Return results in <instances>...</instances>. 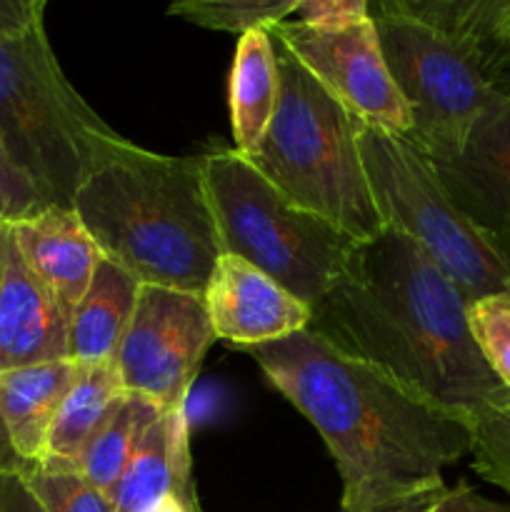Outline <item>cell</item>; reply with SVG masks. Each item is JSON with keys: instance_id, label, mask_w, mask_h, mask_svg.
Masks as SVG:
<instances>
[{"instance_id": "obj_8", "label": "cell", "mask_w": 510, "mask_h": 512, "mask_svg": "<svg viewBox=\"0 0 510 512\" xmlns=\"http://www.w3.org/2000/svg\"><path fill=\"white\" fill-rule=\"evenodd\" d=\"M390 78L410 113L408 140L433 163L455 158L493 103L500 83L458 43L395 0L370 3Z\"/></svg>"}, {"instance_id": "obj_16", "label": "cell", "mask_w": 510, "mask_h": 512, "mask_svg": "<svg viewBox=\"0 0 510 512\" xmlns=\"http://www.w3.org/2000/svg\"><path fill=\"white\" fill-rule=\"evenodd\" d=\"M78 375L70 358L0 373V413L13 448L28 465L43 463L50 425Z\"/></svg>"}, {"instance_id": "obj_29", "label": "cell", "mask_w": 510, "mask_h": 512, "mask_svg": "<svg viewBox=\"0 0 510 512\" xmlns=\"http://www.w3.org/2000/svg\"><path fill=\"white\" fill-rule=\"evenodd\" d=\"M448 485L438 483V485H430V488L423 490H415L410 495H400V498L393 500H383V503H375V505H363V508H340V512H430L433 505L438 503L440 495L445 493Z\"/></svg>"}, {"instance_id": "obj_13", "label": "cell", "mask_w": 510, "mask_h": 512, "mask_svg": "<svg viewBox=\"0 0 510 512\" xmlns=\"http://www.w3.org/2000/svg\"><path fill=\"white\" fill-rule=\"evenodd\" d=\"M70 315L28 268L10 225L0 263V373L68 358Z\"/></svg>"}, {"instance_id": "obj_10", "label": "cell", "mask_w": 510, "mask_h": 512, "mask_svg": "<svg viewBox=\"0 0 510 512\" xmlns=\"http://www.w3.org/2000/svg\"><path fill=\"white\" fill-rule=\"evenodd\" d=\"M270 33L358 123L408 138V105L390 78L373 20L338 33L285 20Z\"/></svg>"}, {"instance_id": "obj_26", "label": "cell", "mask_w": 510, "mask_h": 512, "mask_svg": "<svg viewBox=\"0 0 510 512\" xmlns=\"http://www.w3.org/2000/svg\"><path fill=\"white\" fill-rule=\"evenodd\" d=\"M50 208L43 195L23 175V170L10 160L3 140H0V223H18L40 210Z\"/></svg>"}, {"instance_id": "obj_33", "label": "cell", "mask_w": 510, "mask_h": 512, "mask_svg": "<svg viewBox=\"0 0 510 512\" xmlns=\"http://www.w3.org/2000/svg\"><path fill=\"white\" fill-rule=\"evenodd\" d=\"M5 225H8V223H0V263H3V233H5Z\"/></svg>"}, {"instance_id": "obj_5", "label": "cell", "mask_w": 510, "mask_h": 512, "mask_svg": "<svg viewBox=\"0 0 510 512\" xmlns=\"http://www.w3.org/2000/svg\"><path fill=\"white\" fill-rule=\"evenodd\" d=\"M273 35V33H270ZM275 40L280 93L250 165L298 208L320 215L353 240L383 230L358 145V120ZM245 158V155H243Z\"/></svg>"}, {"instance_id": "obj_30", "label": "cell", "mask_w": 510, "mask_h": 512, "mask_svg": "<svg viewBox=\"0 0 510 512\" xmlns=\"http://www.w3.org/2000/svg\"><path fill=\"white\" fill-rule=\"evenodd\" d=\"M0 512H43L20 475H0Z\"/></svg>"}, {"instance_id": "obj_21", "label": "cell", "mask_w": 510, "mask_h": 512, "mask_svg": "<svg viewBox=\"0 0 510 512\" xmlns=\"http://www.w3.org/2000/svg\"><path fill=\"white\" fill-rule=\"evenodd\" d=\"M160 413L163 410L155 403L128 393L123 403L118 405V410L110 415L108 423L85 445L80 458L75 460V468L83 473L88 483H93L95 488L110 495V490L115 488L118 478L123 475L128 460L133 458L140 438L158 420Z\"/></svg>"}, {"instance_id": "obj_3", "label": "cell", "mask_w": 510, "mask_h": 512, "mask_svg": "<svg viewBox=\"0 0 510 512\" xmlns=\"http://www.w3.org/2000/svg\"><path fill=\"white\" fill-rule=\"evenodd\" d=\"M73 210L103 258L140 285L203 295L223 255L200 158L153 153L113 135L90 160Z\"/></svg>"}, {"instance_id": "obj_27", "label": "cell", "mask_w": 510, "mask_h": 512, "mask_svg": "<svg viewBox=\"0 0 510 512\" xmlns=\"http://www.w3.org/2000/svg\"><path fill=\"white\" fill-rule=\"evenodd\" d=\"M370 18L368 0H300L290 20L323 33H338Z\"/></svg>"}, {"instance_id": "obj_6", "label": "cell", "mask_w": 510, "mask_h": 512, "mask_svg": "<svg viewBox=\"0 0 510 512\" xmlns=\"http://www.w3.org/2000/svg\"><path fill=\"white\" fill-rule=\"evenodd\" d=\"M200 165L223 253L255 265L313 308L358 240L298 208L235 148L200 155Z\"/></svg>"}, {"instance_id": "obj_9", "label": "cell", "mask_w": 510, "mask_h": 512, "mask_svg": "<svg viewBox=\"0 0 510 512\" xmlns=\"http://www.w3.org/2000/svg\"><path fill=\"white\" fill-rule=\"evenodd\" d=\"M213 340L203 295L140 285L133 320L115 355L125 393L160 410H183Z\"/></svg>"}, {"instance_id": "obj_25", "label": "cell", "mask_w": 510, "mask_h": 512, "mask_svg": "<svg viewBox=\"0 0 510 512\" xmlns=\"http://www.w3.org/2000/svg\"><path fill=\"white\" fill-rule=\"evenodd\" d=\"M473 423V468L510 498V400L470 415Z\"/></svg>"}, {"instance_id": "obj_20", "label": "cell", "mask_w": 510, "mask_h": 512, "mask_svg": "<svg viewBox=\"0 0 510 512\" xmlns=\"http://www.w3.org/2000/svg\"><path fill=\"white\" fill-rule=\"evenodd\" d=\"M125 395L128 393L120 383L115 363L78 365V375L50 425L43 460H63L75 465L85 445L108 423Z\"/></svg>"}, {"instance_id": "obj_17", "label": "cell", "mask_w": 510, "mask_h": 512, "mask_svg": "<svg viewBox=\"0 0 510 512\" xmlns=\"http://www.w3.org/2000/svg\"><path fill=\"white\" fill-rule=\"evenodd\" d=\"M140 283L113 260H100L88 290L73 310L68 358L78 365L115 363L120 343L133 320Z\"/></svg>"}, {"instance_id": "obj_19", "label": "cell", "mask_w": 510, "mask_h": 512, "mask_svg": "<svg viewBox=\"0 0 510 512\" xmlns=\"http://www.w3.org/2000/svg\"><path fill=\"white\" fill-rule=\"evenodd\" d=\"M400 10L458 43L485 73L510 75V0H395Z\"/></svg>"}, {"instance_id": "obj_15", "label": "cell", "mask_w": 510, "mask_h": 512, "mask_svg": "<svg viewBox=\"0 0 510 512\" xmlns=\"http://www.w3.org/2000/svg\"><path fill=\"white\" fill-rule=\"evenodd\" d=\"M168 495H178L190 508H198L185 408L158 415L110 490L115 512H145Z\"/></svg>"}, {"instance_id": "obj_12", "label": "cell", "mask_w": 510, "mask_h": 512, "mask_svg": "<svg viewBox=\"0 0 510 512\" xmlns=\"http://www.w3.org/2000/svg\"><path fill=\"white\" fill-rule=\"evenodd\" d=\"M203 303L215 340L235 348H258L308 330L313 308L270 275L223 253L213 265Z\"/></svg>"}, {"instance_id": "obj_11", "label": "cell", "mask_w": 510, "mask_h": 512, "mask_svg": "<svg viewBox=\"0 0 510 512\" xmlns=\"http://www.w3.org/2000/svg\"><path fill=\"white\" fill-rule=\"evenodd\" d=\"M435 170L460 213L510 265V75L465 148Z\"/></svg>"}, {"instance_id": "obj_4", "label": "cell", "mask_w": 510, "mask_h": 512, "mask_svg": "<svg viewBox=\"0 0 510 512\" xmlns=\"http://www.w3.org/2000/svg\"><path fill=\"white\" fill-rule=\"evenodd\" d=\"M45 3H0V140L48 205L73 208L90 160L115 133L60 68Z\"/></svg>"}, {"instance_id": "obj_22", "label": "cell", "mask_w": 510, "mask_h": 512, "mask_svg": "<svg viewBox=\"0 0 510 512\" xmlns=\"http://www.w3.org/2000/svg\"><path fill=\"white\" fill-rule=\"evenodd\" d=\"M300 0H183L168 8V15L188 20L208 30L223 33H253V30H273L295 15Z\"/></svg>"}, {"instance_id": "obj_23", "label": "cell", "mask_w": 510, "mask_h": 512, "mask_svg": "<svg viewBox=\"0 0 510 512\" xmlns=\"http://www.w3.org/2000/svg\"><path fill=\"white\" fill-rule=\"evenodd\" d=\"M20 478L43 512H115L110 495L88 483L73 463L43 460Z\"/></svg>"}, {"instance_id": "obj_14", "label": "cell", "mask_w": 510, "mask_h": 512, "mask_svg": "<svg viewBox=\"0 0 510 512\" xmlns=\"http://www.w3.org/2000/svg\"><path fill=\"white\" fill-rule=\"evenodd\" d=\"M10 233L28 268L73 318L103 260L98 243L75 210L50 205L10 225Z\"/></svg>"}, {"instance_id": "obj_31", "label": "cell", "mask_w": 510, "mask_h": 512, "mask_svg": "<svg viewBox=\"0 0 510 512\" xmlns=\"http://www.w3.org/2000/svg\"><path fill=\"white\" fill-rule=\"evenodd\" d=\"M28 468L30 465L25 463L18 455V450L13 448L8 425H5L3 413H0V475H23Z\"/></svg>"}, {"instance_id": "obj_1", "label": "cell", "mask_w": 510, "mask_h": 512, "mask_svg": "<svg viewBox=\"0 0 510 512\" xmlns=\"http://www.w3.org/2000/svg\"><path fill=\"white\" fill-rule=\"evenodd\" d=\"M245 353L325 440L343 480L340 508L443 483V470L473 453L468 413L430 403L313 330Z\"/></svg>"}, {"instance_id": "obj_18", "label": "cell", "mask_w": 510, "mask_h": 512, "mask_svg": "<svg viewBox=\"0 0 510 512\" xmlns=\"http://www.w3.org/2000/svg\"><path fill=\"white\" fill-rule=\"evenodd\" d=\"M280 93V68L270 30L240 35L228 80L230 130L235 150L255 155L270 128Z\"/></svg>"}, {"instance_id": "obj_7", "label": "cell", "mask_w": 510, "mask_h": 512, "mask_svg": "<svg viewBox=\"0 0 510 512\" xmlns=\"http://www.w3.org/2000/svg\"><path fill=\"white\" fill-rule=\"evenodd\" d=\"M368 188L383 228L425 250L468 303L510 293V265L460 213L435 163L403 135L358 123Z\"/></svg>"}, {"instance_id": "obj_2", "label": "cell", "mask_w": 510, "mask_h": 512, "mask_svg": "<svg viewBox=\"0 0 510 512\" xmlns=\"http://www.w3.org/2000/svg\"><path fill=\"white\" fill-rule=\"evenodd\" d=\"M308 330L443 408L473 415L510 400L475 348L468 300L395 230L355 245Z\"/></svg>"}, {"instance_id": "obj_32", "label": "cell", "mask_w": 510, "mask_h": 512, "mask_svg": "<svg viewBox=\"0 0 510 512\" xmlns=\"http://www.w3.org/2000/svg\"><path fill=\"white\" fill-rule=\"evenodd\" d=\"M145 512H200V510L190 508V505L185 503V500H180L178 495H168V498H163L158 505H153V508Z\"/></svg>"}, {"instance_id": "obj_28", "label": "cell", "mask_w": 510, "mask_h": 512, "mask_svg": "<svg viewBox=\"0 0 510 512\" xmlns=\"http://www.w3.org/2000/svg\"><path fill=\"white\" fill-rule=\"evenodd\" d=\"M430 512H510V508L488 500L468 483H458L455 488H445Z\"/></svg>"}, {"instance_id": "obj_24", "label": "cell", "mask_w": 510, "mask_h": 512, "mask_svg": "<svg viewBox=\"0 0 510 512\" xmlns=\"http://www.w3.org/2000/svg\"><path fill=\"white\" fill-rule=\"evenodd\" d=\"M468 328L490 373L510 393V293H490L468 303Z\"/></svg>"}]
</instances>
